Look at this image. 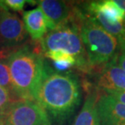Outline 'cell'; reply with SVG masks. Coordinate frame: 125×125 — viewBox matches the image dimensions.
I'll list each match as a JSON object with an SVG mask.
<instances>
[{"mask_svg":"<svg viewBox=\"0 0 125 125\" xmlns=\"http://www.w3.org/2000/svg\"><path fill=\"white\" fill-rule=\"evenodd\" d=\"M23 21L3 7L0 11V53L7 54L28 42Z\"/></svg>","mask_w":125,"mask_h":125,"instance_id":"cell-6","label":"cell"},{"mask_svg":"<svg viewBox=\"0 0 125 125\" xmlns=\"http://www.w3.org/2000/svg\"><path fill=\"white\" fill-rule=\"evenodd\" d=\"M38 43L43 54L51 51L67 52L76 59V67L79 70L83 72H90L76 20L49 31Z\"/></svg>","mask_w":125,"mask_h":125,"instance_id":"cell-4","label":"cell"},{"mask_svg":"<svg viewBox=\"0 0 125 125\" xmlns=\"http://www.w3.org/2000/svg\"><path fill=\"white\" fill-rule=\"evenodd\" d=\"M112 59L119 67L125 71V44L119 45L118 52Z\"/></svg>","mask_w":125,"mask_h":125,"instance_id":"cell-17","label":"cell"},{"mask_svg":"<svg viewBox=\"0 0 125 125\" xmlns=\"http://www.w3.org/2000/svg\"><path fill=\"white\" fill-rule=\"evenodd\" d=\"M81 89L76 75L47 70L36 102L50 120L62 124L72 115L81 103Z\"/></svg>","mask_w":125,"mask_h":125,"instance_id":"cell-1","label":"cell"},{"mask_svg":"<svg viewBox=\"0 0 125 125\" xmlns=\"http://www.w3.org/2000/svg\"><path fill=\"white\" fill-rule=\"evenodd\" d=\"M97 111L101 125H125V105L108 94L98 95Z\"/></svg>","mask_w":125,"mask_h":125,"instance_id":"cell-8","label":"cell"},{"mask_svg":"<svg viewBox=\"0 0 125 125\" xmlns=\"http://www.w3.org/2000/svg\"><path fill=\"white\" fill-rule=\"evenodd\" d=\"M23 23L29 36L35 42H39L49 31L55 28L38 7L24 11Z\"/></svg>","mask_w":125,"mask_h":125,"instance_id":"cell-10","label":"cell"},{"mask_svg":"<svg viewBox=\"0 0 125 125\" xmlns=\"http://www.w3.org/2000/svg\"><path fill=\"white\" fill-rule=\"evenodd\" d=\"M44 57L39 43L35 42L7 53L12 86L19 100L36 102L47 72Z\"/></svg>","mask_w":125,"mask_h":125,"instance_id":"cell-2","label":"cell"},{"mask_svg":"<svg viewBox=\"0 0 125 125\" xmlns=\"http://www.w3.org/2000/svg\"><path fill=\"white\" fill-rule=\"evenodd\" d=\"M36 4L55 27L74 21L78 7L71 2L57 0H40Z\"/></svg>","mask_w":125,"mask_h":125,"instance_id":"cell-7","label":"cell"},{"mask_svg":"<svg viewBox=\"0 0 125 125\" xmlns=\"http://www.w3.org/2000/svg\"><path fill=\"white\" fill-rule=\"evenodd\" d=\"M0 86L8 90L12 96L19 100L15 94L7 60V54L0 53Z\"/></svg>","mask_w":125,"mask_h":125,"instance_id":"cell-14","label":"cell"},{"mask_svg":"<svg viewBox=\"0 0 125 125\" xmlns=\"http://www.w3.org/2000/svg\"><path fill=\"white\" fill-rule=\"evenodd\" d=\"M105 94L110 95L117 101L125 105V91H106Z\"/></svg>","mask_w":125,"mask_h":125,"instance_id":"cell-18","label":"cell"},{"mask_svg":"<svg viewBox=\"0 0 125 125\" xmlns=\"http://www.w3.org/2000/svg\"><path fill=\"white\" fill-rule=\"evenodd\" d=\"M0 125H52V123L37 102L17 100L7 110Z\"/></svg>","mask_w":125,"mask_h":125,"instance_id":"cell-5","label":"cell"},{"mask_svg":"<svg viewBox=\"0 0 125 125\" xmlns=\"http://www.w3.org/2000/svg\"><path fill=\"white\" fill-rule=\"evenodd\" d=\"M3 7H4V5L2 3V2H1V1H0V11H2V9L3 8Z\"/></svg>","mask_w":125,"mask_h":125,"instance_id":"cell-20","label":"cell"},{"mask_svg":"<svg viewBox=\"0 0 125 125\" xmlns=\"http://www.w3.org/2000/svg\"><path fill=\"white\" fill-rule=\"evenodd\" d=\"M97 84L106 91H125V71L111 59L98 71Z\"/></svg>","mask_w":125,"mask_h":125,"instance_id":"cell-9","label":"cell"},{"mask_svg":"<svg viewBox=\"0 0 125 125\" xmlns=\"http://www.w3.org/2000/svg\"><path fill=\"white\" fill-rule=\"evenodd\" d=\"M97 97L95 90L88 92L83 106L72 125H101L97 111Z\"/></svg>","mask_w":125,"mask_h":125,"instance_id":"cell-12","label":"cell"},{"mask_svg":"<svg viewBox=\"0 0 125 125\" xmlns=\"http://www.w3.org/2000/svg\"><path fill=\"white\" fill-rule=\"evenodd\" d=\"M15 101H17L16 97L12 96L8 90L0 86V121Z\"/></svg>","mask_w":125,"mask_h":125,"instance_id":"cell-15","label":"cell"},{"mask_svg":"<svg viewBox=\"0 0 125 125\" xmlns=\"http://www.w3.org/2000/svg\"><path fill=\"white\" fill-rule=\"evenodd\" d=\"M1 2L7 9L21 12V13L24 12V5L28 2V1H25V0H3Z\"/></svg>","mask_w":125,"mask_h":125,"instance_id":"cell-16","label":"cell"},{"mask_svg":"<svg viewBox=\"0 0 125 125\" xmlns=\"http://www.w3.org/2000/svg\"><path fill=\"white\" fill-rule=\"evenodd\" d=\"M44 55L54 62L57 69L65 70L72 67H76V59L67 52L62 51H51L46 52Z\"/></svg>","mask_w":125,"mask_h":125,"instance_id":"cell-13","label":"cell"},{"mask_svg":"<svg viewBox=\"0 0 125 125\" xmlns=\"http://www.w3.org/2000/svg\"><path fill=\"white\" fill-rule=\"evenodd\" d=\"M85 12L89 15H99L111 24L125 22L124 11L113 0L89 2L85 4Z\"/></svg>","mask_w":125,"mask_h":125,"instance_id":"cell-11","label":"cell"},{"mask_svg":"<svg viewBox=\"0 0 125 125\" xmlns=\"http://www.w3.org/2000/svg\"><path fill=\"white\" fill-rule=\"evenodd\" d=\"M80 35L86 52L90 72H97L116 55L117 39L103 29L95 20L78 8L76 17Z\"/></svg>","mask_w":125,"mask_h":125,"instance_id":"cell-3","label":"cell"},{"mask_svg":"<svg viewBox=\"0 0 125 125\" xmlns=\"http://www.w3.org/2000/svg\"><path fill=\"white\" fill-rule=\"evenodd\" d=\"M115 2L124 10L125 12V0H116Z\"/></svg>","mask_w":125,"mask_h":125,"instance_id":"cell-19","label":"cell"}]
</instances>
